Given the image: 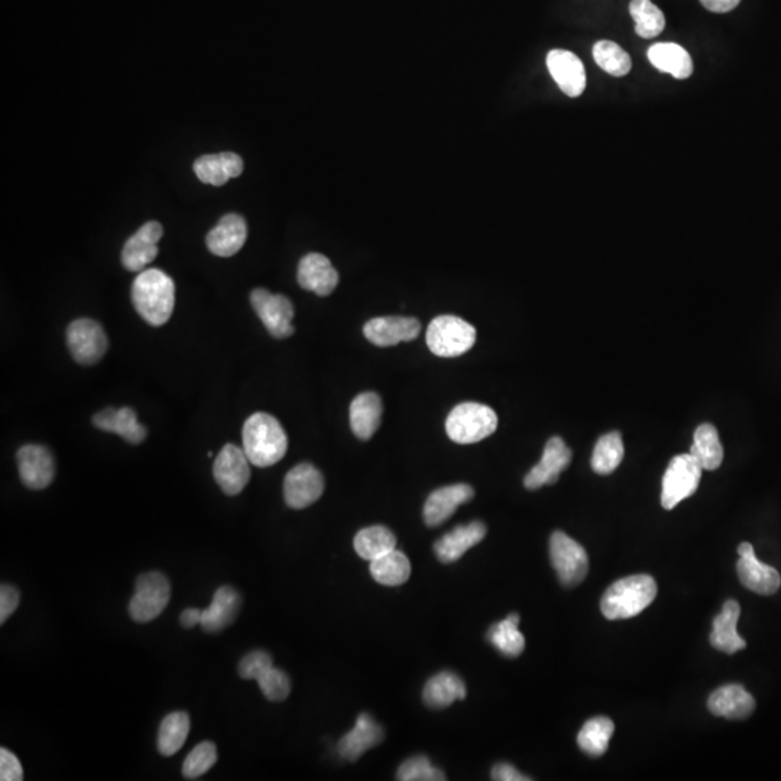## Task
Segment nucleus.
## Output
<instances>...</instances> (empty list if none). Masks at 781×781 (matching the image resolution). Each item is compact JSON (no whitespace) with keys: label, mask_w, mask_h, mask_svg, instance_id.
<instances>
[{"label":"nucleus","mask_w":781,"mask_h":781,"mask_svg":"<svg viewBox=\"0 0 781 781\" xmlns=\"http://www.w3.org/2000/svg\"><path fill=\"white\" fill-rule=\"evenodd\" d=\"M259 689L271 702H283L291 692V680L283 670L271 667L258 680Z\"/></svg>","instance_id":"obj_43"},{"label":"nucleus","mask_w":781,"mask_h":781,"mask_svg":"<svg viewBox=\"0 0 781 781\" xmlns=\"http://www.w3.org/2000/svg\"><path fill=\"white\" fill-rule=\"evenodd\" d=\"M216 761V745L213 742L204 741L187 755L183 764V776L187 780L200 779L210 768L215 766Z\"/></svg>","instance_id":"obj_41"},{"label":"nucleus","mask_w":781,"mask_h":781,"mask_svg":"<svg viewBox=\"0 0 781 781\" xmlns=\"http://www.w3.org/2000/svg\"><path fill=\"white\" fill-rule=\"evenodd\" d=\"M251 304L265 329L275 339L293 336L294 306L287 297L272 294L265 288H256L251 294Z\"/></svg>","instance_id":"obj_10"},{"label":"nucleus","mask_w":781,"mask_h":781,"mask_svg":"<svg viewBox=\"0 0 781 781\" xmlns=\"http://www.w3.org/2000/svg\"><path fill=\"white\" fill-rule=\"evenodd\" d=\"M630 14L635 22V32L646 40L659 37L666 27L663 12L651 0H631Z\"/></svg>","instance_id":"obj_39"},{"label":"nucleus","mask_w":781,"mask_h":781,"mask_svg":"<svg viewBox=\"0 0 781 781\" xmlns=\"http://www.w3.org/2000/svg\"><path fill=\"white\" fill-rule=\"evenodd\" d=\"M349 417H351L353 434L358 439L365 440V442L372 439L381 424V397L375 392H362L352 401Z\"/></svg>","instance_id":"obj_29"},{"label":"nucleus","mask_w":781,"mask_h":781,"mask_svg":"<svg viewBox=\"0 0 781 781\" xmlns=\"http://www.w3.org/2000/svg\"><path fill=\"white\" fill-rule=\"evenodd\" d=\"M475 491L471 485L456 484L443 486L431 492L424 504L423 517L429 527H439L445 524L460 505L472 501Z\"/></svg>","instance_id":"obj_18"},{"label":"nucleus","mask_w":781,"mask_h":781,"mask_svg":"<svg viewBox=\"0 0 781 781\" xmlns=\"http://www.w3.org/2000/svg\"><path fill=\"white\" fill-rule=\"evenodd\" d=\"M164 235L161 223L148 222L126 241L122 264L126 270L141 272L158 256V242Z\"/></svg>","instance_id":"obj_17"},{"label":"nucleus","mask_w":781,"mask_h":781,"mask_svg":"<svg viewBox=\"0 0 781 781\" xmlns=\"http://www.w3.org/2000/svg\"><path fill=\"white\" fill-rule=\"evenodd\" d=\"M485 536V524L482 521H472V523L465 524V526L453 528L445 536L440 537L434 543V553H436L440 562L450 565V563H455L462 559L463 554L469 552L476 544L481 543Z\"/></svg>","instance_id":"obj_21"},{"label":"nucleus","mask_w":781,"mask_h":781,"mask_svg":"<svg viewBox=\"0 0 781 781\" xmlns=\"http://www.w3.org/2000/svg\"><path fill=\"white\" fill-rule=\"evenodd\" d=\"M0 780L21 781L24 780V768L21 761L11 751L2 748L0 750Z\"/></svg>","instance_id":"obj_45"},{"label":"nucleus","mask_w":781,"mask_h":781,"mask_svg":"<svg viewBox=\"0 0 781 781\" xmlns=\"http://www.w3.org/2000/svg\"><path fill=\"white\" fill-rule=\"evenodd\" d=\"M397 780L401 781H445L442 770L434 767L426 755H414L408 758L397 771Z\"/></svg>","instance_id":"obj_42"},{"label":"nucleus","mask_w":781,"mask_h":781,"mask_svg":"<svg viewBox=\"0 0 781 781\" xmlns=\"http://www.w3.org/2000/svg\"><path fill=\"white\" fill-rule=\"evenodd\" d=\"M615 725L606 716H596L589 719L578 735V744L583 753L591 757H601L606 753L614 735Z\"/></svg>","instance_id":"obj_36"},{"label":"nucleus","mask_w":781,"mask_h":781,"mask_svg":"<svg viewBox=\"0 0 781 781\" xmlns=\"http://www.w3.org/2000/svg\"><path fill=\"white\" fill-rule=\"evenodd\" d=\"M18 471L22 484L34 491H40L53 484L55 463L47 447L25 445L16 453Z\"/></svg>","instance_id":"obj_14"},{"label":"nucleus","mask_w":781,"mask_h":781,"mask_svg":"<svg viewBox=\"0 0 781 781\" xmlns=\"http://www.w3.org/2000/svg\"><path fill=\"white\" fill-rule=\"evenodd\" d=\"M421 324L414 317L387 316L369 320L364 326V335L379 348L400 345L417 339Z\"/></svg>","instance_id":"obj_15"},{"label":"nucleus","mask_w":781,"mask_h":781,"mask_svg":"<svg viewBox=\"0 0 781 781\" xmlns=\"http://www.w3.org/2000/svg\"><path fill=\"white\" fill-rule=\"evenodd\" d=\"M492 780L497 781H528L530 777L521 774L517 768L512 767L511 764L499 763L492 768L491 771Z\"/></svg>","instance_id":"obj_47"},{"label":"nucleus","mask_w":781,"mask_h":781,"mask_svg":"<svg viewBox=\"0 0 781 781\" xmlns=\"http://www.w3.org/2000/svg\"><path fill=\"white\" fill-rule=\"evenodd\" d=\"M709 711L715 716L727 719H745L753 714L755 701L753 695L740 685L719 687L708 701Z\"/></svg>","instance_id":"obj_28"},{"label":"nucleus","mask_w":781,"mask_h":781,"mask_svg":"<svg viewBox=\"0 0 781 781\" xmlns=\"http://www.w3.org/2000/svg\"><path fill=\"white\" fill-rule=\"evenodd\" d=\"M427 346L440 358H458L471 351L476 342V329L456 316H439L427 327Z\"/></svg>","instance_id":"obj_5"},{"label":"nucleus","mask_w":781,"mask_h":781,"mask_svg":"<svg viewBox=\"0 0 781 781\" xmlns=\"http://www.w3.org/2000/svg\"><path fill=\"white\" fill-rule=\"evenodd\" d=\"M572 462V450L560 437H552L544 447L543 458L527 473L524 486L536 491L544 485H554L559 481L560 473Z\"/></svg>","instance_id":"obj_16"},{"label":"nucleus","mask_w":781,"mask_h":781,"mask_svg":"<svg viewBox=\"0 0 781 781\" xmlns=\"http://www.w3.org/2000/svg\"><path fill=\"white\" fill-rule=\"evenodd\" d=\"M245 450L235 445L223 446L213 465L217 485L229 497L241 494L251 479V468Z\"/></svg>","instance_id":"obj_12"},{"label":"nucleus","mask_w":781,"mask_h":781,"mask_svg":"<svg viewBox=\"0 0 781 781\" xmlns=\"http://www.w3.org/2000/svg\"><path fill=\"white\" fill-rule=\"evenodd\" d=\"M702 472V466L690 453L670 460L661 489V505L664 510H673L680 502L692 497L701 484Z\"/></svg>","instance_id":"obj_6"},{"label":"nucleus","mask_w":781,"mask_h":781,"mask_svg":"<svg viewBox=\"0 0 781 781\" xmlns=\"http://www.w3.org/2000/svg\"><path fill=\"white\" fill-rule=\"evenodd\" d=\"M132 303L139 316L151 326L167 323L176 306L173 278L157 268L139 272L132 284Z\"/></svg>","instance_id":"obj_1"},{"label":"nucleus","mask_w":781,"mask_h":781,"mask_svg":"<svg viewBox=\"0 0 781 781\" xmlns=\"http://www.w3.org/2000/svg\"><path fill=\"white\" fill-rule=\"evenodd\" d=\"M657 596L656 580L648 575H634L609 586L601 601L606 620H628L647 609Z\"/></svg>","instance_id":"obj_3"},{"label":"nucleus","mask_w":781,"mask_h":781,"mask_svg":"<svg viewBox=\"0 0 781 781\" xmlns=\"http://www.w3.org/2000/svg\"><path fill=\"white\" fill-rule=\"evenodd\" d=\"M740 615L741 606L737 601L731 599L725 602L724 608L714 620L711 634L712 647L725 654H735L747 647L744 638L737 631Z\"/></svg>","instance_id":"obj_25"},{"label":"nucleus","mask_w":781,"mask_h":781,"mask_svg":"<svg viewBox=\"0 0 781 781\" xmlns=\"http://www.w3.org/2000/svg\"><path fill=\"white\" fill-rule=\"evenodd\" d=\"M690 455L698 460L703 471H715L724 460V447L719 440L718 430L712 424H701L695 431Z\"/></svg>","instance_id":"obj_32"},{"label":"nucleus","mask_w":781,"mask_h":781,"mask_svg":"<svg viewBox=\"0 0 781 781\" xmlns=\"http://www.w3.org/2000/svg\"><path fill=\"white\" fill-rule=\"evenodd\" d=\"M297 280L304 290L327 297L336 290L339 274L327 256L313 252L304 256L298 264Z\"/></svg>","instance_id":"obj_19"},{"label":"nucleus","mask_w":781,"mask_h":781,"mask_svg":"<svg viewBox=\"0 0 781 781\" xmlns=\"http://www.w3.org/2000/svg\"><path fill=\"white\" fill-rule=\"evenodd\" d=\"M190 732V718L186 712H173L161 722L158 734V750L164 757H171L186 744Z\"/></svg>","instance_id":"obj_37"},{"label":"nucleus","mask_w":781,"mask_h":781,"mask_svg":"<svg viewBox=\"0 0 781 781\" xmlns=\"http://www.w3.org/2000/svg\"><path fill=\"white\" fill-rule=\"evenodd\" d=\"M19 599L21 596H19L18 589L3 583L0 588V622L2 624H5L6 620L18 609Z\"/></svg>","instance_id":"obj_46"},{"label":"nucleus","mask_w":781,"mask_h":781,"mask_svg":"<svg viewBox=\"0 0 781 781\" xmlns=\"http://www.w3.org/2000/svg\"><path fill=\"white\" fill-rule=\"evenodd\" d=\"M497 427V413L488 405L479 403L456 405L446 420L447 436L459 445L481 442L494 434Z\"/></svg>","instance_id":"obj_4"},{"label":"nucleus","mask_w":781,"mask_h":781,"mask_svg":"<svg viewBox=\"0 0 781 781\" xmlns=\"http://www.w3.org/2000/svg\"><path fill=\"white\" fill-rule=\"evenodd\" d=\"M171 586L167 576L149 572L136 580L135 595L129 604L132 620L145 624L160 617L170 602Z\"/></svg>","instance_id":"obj_7"},{"label":"nucleus","mask_w":781,"mask_h":781,"mask_svg":"<svg viewBox=\"0 0 781 781\" xmlns=\"http://www.w3.org/2000/svg\"><path fill=\"white\" fill-rule=\"evenodd\" d=\"M518 624H520V615L511 614L505 620L492 625L486 634L489 643L497 648L502 656L510 659L521 656L526 648V638L518 630Z\"/></svg>","instance_id":"obj_33"},{"label":"nucleus","mask_w":781,"mask_h":781,"mask_svg":"<svg viewBox=\"0 0 781 781\" xmlns=\"http://www.w3.org/2000/svg\"><path fill=\"white\" fill-rule=\"evenodd\" d=\"M740 560L737 563L738 578L742 585L758 595L770 596L779 591L781 576L774 567L764 565L755 556L754 547L750 543H742L738 547Z\"/></svg>","instance_id":"obj_13"},{"label":"nucleus","mask_w":781,"mask_h":781,"mask_svg":"<svg viewBox=\"0 0 781 781\" xmlns=\"http://www.w3.org/2000/svg\"><path fill=\"white\" fill-rule=\"evenodd\" d=\"M740 2L741 0H701L702 5L715 14H727V12L734 11Z\"/></svg>","instance_id":"obj_48"},{"label":"nucleus","mask_w":781,"mask_h":781,"mask_svg":"<svg viewBox=\"0 0 781 781\" xmlns=\"http://www.w3.org/2000/svg\"><path fill=\"white\" fill-rule=\"evenodd\" d=\"M241 595L230 586L217 589L209 608L203 609L200 627L206 633L217 634L233 624L241 609Z\"/></svg>","instance_id":"obj_24"},{"label":"nucleus","mask_w":781,"mask_h":781,"mask_svg":"<svg viewBox=\"0 0 781 781\" xmlns=\"http://www.w3.org/2000/svg\"><path fill=\"white\" fill-rule=\"evenodd\" d=\"M271 667H274V663L270 654L264 650H255L243 657L238 672L242 679L258 680Z\"/></svg>","instance_id":"obj_44"},{"label":"nucleus","mask_w":781,"mask_h":781,"mask_svg":"<svg viewBox=\"0 0 781 781\" xmlns=\"http://www.w3.org/2000/svg\"><path fill=\"white\" fill-rule=\"evenodd\" d=\"M243 450L258 468H270L287 453V434L277 418L267 413L252 414L243 424Z\"/></svg>","instance_id":"obj_2"},{"label":"nucleus","mask_w":781,"mask_h":781,"mask_svg":"<svg viewBox=\"0 0 781 781\" xmlns=\"http://www.w3.org/2000/svg\"><path fill=\"white\" fill-rule=\"evenodd\" d=\"M648 60L657 70L670 74L674 79H689L693 73V61L685 48L673 42H660L648 50Z\"/></svg>","instance_id":"obj_31"},{"label":"nucleus","mask_w":781,"mask_h":781,"mask_svg":"<svg viewBox=\"0 0 781 781\" xmlns=\"http://www.w3.org/2000/svg\"><path fill=\"white\" fill-rule=\"evenodd\" d=\"M550 560L560 582L567 588L579 585L588 575V553L563 531H556L550 537Z\"/></svg>","instance_id":"obj_8"},{"label":"nucleus","mask_w":781,"mask_h":781,"mask_svg":"<svg viewBox=\"0 0 781 781\" xmlns=\"http://www.w3.org/2000/svg\"><path fill=\"white\" fill-rule=\"evenodd\" d=\"M547 68L565 95L579 97L585 92V67L578 55L566 50L550 51L547 55Z\"/></svg>","instance_id":"obj_20"},{"label":"nucleus","mask_w":781,"mask_h":781,"mask_svg":"<svg viewBox=\"0 0 781 781\" xmlns=\"http://www.w3.org/2000/svg\"><path fill=\"white\" fill-rule=\"evenodd\" d=\"M624 443L618 431H611L599 437L596 442L591 465L598 475H609L621 465L624 459Z\"/></svg>","instance_id":"obj_38"},{"label":"nucleus","mask_w":781,"mask_h":781,"mask_svg":"<svg viewBox=\"0 0 781 781\" xmlns=\"http://www.w3.org/2000/svg\"><path fill=\"white\" fill-rule=\"evenodd\" d=\"M593 58L602 70L614 77L627 76L633 67L631 57L620 45L612 41H599L593 45Z\"/></svg>","instance_id":"obj_40"},{"label":"nucleus","mask_w":781,"mask_h":781,"mask_svg":"<svg viewBox=\"0 0 781 781\" xmlns=\"http://www.w3.org/2000/svg\"><path fill=\"white\" fill-rule=\"evenodd\" d=\"M384 729L369 714L358 716L355 727L345 735L337 745L340 757L346 761H356L384 741Z\"/></svg>","instance_id":"obj_23"},{"label":"nucleus","mask_w":781,"mask_h":781,"mask_svg":"<svg viewBox=\"0 0 781 781\" xmlns=\"http://www.w3.org/2000/svg\"><path fill=\"white\" fill-rule=\"evenodd\" d=\"M371 575L375 582L384 586L404 585L411 575L408 557L397 549L371 562Z\"/></svg>","instance_id":"obj_35"},{"label":"nucleus","mask_w":781,"mask_h":781,"mask_svg":"<svg viewBox=\"0 0 781 781\" xmlns=\"http://www.w3.org/2000/svg\"><path fill=\"white\" fill-rule=\"evenodd\" d=\"M353 547L362 559L372 562V560L379 559L384 554L397 549V539L390 528L384 526L366 527L356 534Z\"/></svg>","instance_id":"obj_34"},{"label":"nucleus","mask_w":781,"mask_h":781,"mask_svg":"<svg viewBox=\"0 0 781 781\" xmlns=\"http://www.w3.org/2000/svg\"><path fill=\"white\" fill-rule=\"evenodd\" d=\"M202 621V609L189 608L181 614L180 622L184 628H193Z\"/></svg>","instance_id":"obj_49"},{"label":"nucleus","mask_w":781,"mask_h":781,"mask_svg":"<svg viewBox=\"0 0 781 781\" xmlns=\"http://www.w3.org/2000/svg\"><path fill=\"white\" fill-rule=\"evenodd\" d=\"M67 343L77 364L96 365L108 351V337L99 323L92 319L74 320L67 329Z\"/></svg>","instance_id":"obj_9"},{"label":"nucleus","mask_w":781,"mask_h":781,"mask_svg":"<svg viewBox=\"0 0 781 781\" xmlns=\"http://www.w3.org/2000/svg\"><path fill=\"white\" fill-rule=\"evenodd\" d=\"M248 238V226L242 216L230 213L223 216L219 223L210 230L206 245L213 255L229 258L238 254Z\"/></svg>","instance_id":"obj_22"},{"label":"nucleus","mask_w":781,"mask_h":781,"mask_svg":"<svg viewBox=\"0 0 781 781\" xmlns=\"http://www.w3.org/2000/svg\"><path fill=\"white\" fill-rule=\"evenodd\" d=\"M324 492L322 472L311 463L294 466L285 476L284 498L293 510H304L319 501Z\"/></svg>","instance_id":"obj_11"},{"label":"nucleus","mask_w":781,"mask_h":781,"mask_svg":"<svg viewBox=\"0 0 781 781\" xmlns=\"http://www.w3.org/2000/svg\"><path fill=\"white\" fill-rule=\"evenodd\" d=\"M194 173L204 184L223 186L230 178L241 176L243 161L238 154L222 152L216 155H203L194 161Z\"/></svg>","instance_id":"obj_27"},{"label":"nucleus","mask_w":781,"mask_h":781,"mask_svg":"<svg viewBox=\"0 0 781 781\" xmlns=\"http://www.w3.org/2000/svg\"><path fill=\"white\" fill-rule=\"evenodd\" d=\"M466 698L465 682L453 672H440L431 677L423 690V701L431 709L449 708L456 701Z\"/></svg>","instance_id":"obj_30"},{"label":"nucleus","mask_w":781,"mask_h":781,"mask_svg":"<svg viewBox=\"0 0 781 781\" xmlns=\"http://www.w3.org/2000/svg\"><path fill=\"white\" fill-rule=\"evenodd\" d=\"M93 424L99 430L115 433L131 445H139L147 439V429L142 426L132 408L123 407L119 410L106 408L93 417Z\"/></svg>","instance_id":"obj_26"}]
</instances>
